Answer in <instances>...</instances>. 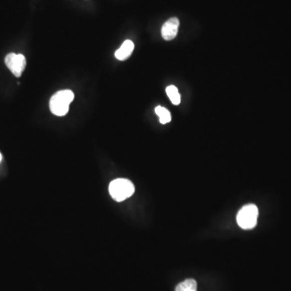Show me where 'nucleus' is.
Here are the masks:
<instances>
[{
  "label": "nucleus",
  "instance_id": "3",
  "mask_svg": "<svg viewBox=\"0 0 291 291\" xmlns=\"http://www.w3.org/2000/svg\"><path fill=\"white\" fill-rule=\"evenodd\" d=\"M258 209L253 204L244 206L237 214V223L242 229L250 230L256 227L258 218Z\"/></svg>",
  "mask_w": 291,
  "mask_h": 291
},
{
  "label": "nucleus",
  "instance_id": "7",
  "mask_svg": "<svg viewBox=\"0 0 291 291\" xmlns=\"http://www.w3.org/2000/svg\"><path fill=\"white\" fill-rule=\"evenodd\" d=\"M197 282L194 279H186L176 287V291H197Z\"/></svg>",
  "mask_w": 291,
  "mask_h": 291
},
{
  "label": "nucleus",
  "instance_id": "5",
  "mask_svg": "<svg viewBox=\"0 0 291 291\" xmlns=\"http://www.w3.org/2000/svg\"><path fill=\"white\" fill-rule=\"evenodd\" d=\"M180 27V21L176 17L168 19L162 28V36L165 41H171L176 38Z\"/></svg>",
  "mask_w": 291,
  "mask_h": 291
},
{
  "label": "nucleus",
  "instance_id": "9",
  "mask_svg": "<svg viewBox=\"0 0 291 291\" xmlns=\"http://www.w3.org/2000/svg\"><path fill=\"white\" fill-rule=\"evenodd\" d=\"M166 92L172 104L178 105L180 103V95L176 86L171 85L167 87Z\"/></svg>",
  "mask_w": 291,
  "mask_h": 291
},
{
  "label": "nucleus",
  "instance_id": "1",
  "mask_svg": "<svg viewBox=\"0 0 291 291\" xmlns=\"http://www.w3.org/2000/svg\"><path fill=\"white\" fill-rule=\"evenodd\" d=\"M75 95L71 90H62L56 92L49 101L50 111L56 116L66 115L69 111V106L74 100Z\"/></svg>",
  "mask_w": 291,
  "mask_h": 291
},
{
  "label": "nucleus",
  "instance_id": "4",
  "mask_svg": "<svg viewBox=\"0 0 291 291\" xmlns=\"http://www.w3.org/2000/svg\"><path fill=\"white\" fill-rule=\"evenodd\" d=\"M6 67L15 77H20L26 67V58L23 54H9L5 58Z\"/></svg>",
  "mask_w": 291,
  "mask_h": 291
},
{
  "label": "nucleus",
  "instance_id": "10",
  "mask_svg": "<svg viewBox=\"0 0 291 291\" xmlns=\"http://www.w3.org/2000/svg\"><path fill=\"white\" fill-rule=\"evenodd\" d=\"M2 154H0V162H1V161H2Z\"/></svg>",
  "mask_w": 291,
  "mask_h": 291
},
{
  "label": "nucleus",
  "instance_id": "8",
  "mask_svg": "<svg viewBox=\"0 0 291 291\" xmlns=\"http://www.w3.org/2000/svg\"><path fill=\"white\" fill-rule=\"evenodd\" d=\"M155 113L159 117V121L162 124H166V123L171 122V113L164 107L158 106V107L155 108Z\"/></svg>",
  "mask_w": 291,
  "mask_h": 291
},
{
  "label": "nucleus",
  "instance_id": "2",
  "mask_svg": "<svg viewBox=\"0 0 291 291\" xmlns=\"http://www.w3.org/2000/svg\"><path fill=\"white\" fill-rule=\"evenodd\" d=\"M109 193L115 201H122L131 197L135 192V186L130 180L117 179L109 184Z\"/></svg>",
  "mask_w": 291,
  "mask_h": 291
},
{
  "label": "nucleus",
  "instance_id": "6",
  "mask_svg": "<svg viewBox=\"0 0 291 291\" xmlns=\"http://www.w3.org/2000/svg\"><path fill=\"white\" fill-rule=\"evenodd\" d=\"M134 43L130 40L125 41L119 49L115 52V57L117 59L124 61L130 57L134 50Z\"/></svg>",
  "mask_w": 291,
  "mask_h": 291
}]
</instances>
